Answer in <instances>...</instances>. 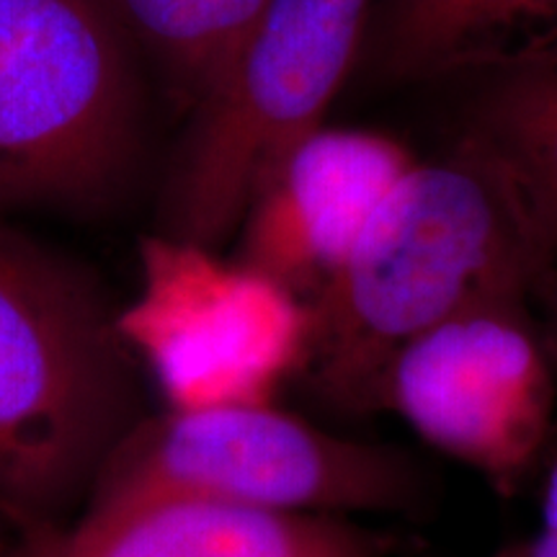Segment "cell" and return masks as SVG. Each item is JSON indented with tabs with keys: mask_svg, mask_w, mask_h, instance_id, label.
I'll use <instances>...</instances> for the list:
<instances>
[{
	"mask_svg": "<svg viewBox=\"0 0 557 557\" xmlns=\"http://www.w3.org/2000/svg\"><path fill=\"white\" fill-rule=\"evenodd\" d=\"M491 557H557V532L542 529V532L534 534V537L504 545Z\"/></svg>",
	"mask_w": 557,
	"mask_h": 557,
	"instance_id": "obj_14",
	"label": "cell"
},
{
	"mask_svg": "<svg viewBox=\"0 0 557 557\" xmlns=\"http://www.w3.org/2000/svg\"><path fill=\"white\" fill-rule=\"evenodd\" d=\"M534 297L540 299L542 315H545V331H542V336H545L549 354H553V361L557 364V256L542 271L537 284H534Z\"/></svg>",
	"mask_w": 557,
	"mask_h": 557,
	"instance_id": "obj_13",
	"label": "cell"
},
{
	"mask_svg": "<svg viewBox=\"0 0 557 557\" xmlns=\"http://www.w3.org/2000/svg\"><path fill=\"white\" fill-rule=\"evenodd\" d=\"M139 58L109 0H0V218L122 205L143 156Z\"/></svg>",
	"mask_w": 557,
	"mask_h": 557,
	"instance_id": "obj_3",
	"label": "cell"
},
{
	"mask_svg": "<svg viewBox=\"0 0 557 557\" xmlns=\"http://www.w3.org/2000/svg\"><path fill=\"white\" fill-rule=\"evenodd\" d=\"M111 9L189 111L218 81L269 0H109Z\"/></svg>",
	"mask_w": 557,
	"mask_h": 557,
	"instance_id": "obj_12",
	"label": "cell"
},
{
	"mask_svg": "<svg viewBox=\"0 0 557 557\" xmlns=\"http://www.w3.org/2000/svg\"><path fill=\"white\" fill-rule=\"evenodd\" d=\"M406 165L385 139L318 129L250 201L235 259L310 302Z\"/></svg>",
	"mask_w": 557,
	"mask_h": 557,
	"instance_id": "obj_9",
	"label": "cell"
},
{
	"mask_svg": "<svg viewBox=\"0 0 557 557\" xmlns=\"http://www.w3.org/2000/svg\"><path fill=\"white\" fill-rule=\"evenodd\" d=\"M555 361L527 308L496 305L444 320L389 361L380 413L513 496L545 449Z\"/></svg>",
	"mask_w": 557,
	"mask_h": 557,
	"instance_id": "obj_7",
	"label": "cell"
},
{
	"mask_svg": "<svg viewBox=\"0 0 557 557\" xmlns=\"http://www.w3.org/2000/svg\"><path fill=\"white\" fill-rule=\"evenodd\" d=\"M545 263L508 181L468 145L408 163L310 299L299 382L341 418L380 413L389 361L468 310L527 308Z\"/></svg>",
	"mask_w": 557,
	"mask_h": 557,
	"instance_id": "obj_1",
	"label": "cell"
},
{
	"mask_svg": "<svg viewBox=\"0 0 557 557\" xmlns=\"http://www.w3.org/2000/svg\"><path fill=\"white\" fill-rule=\"evenodd\" d=\"M310 305L222 250L156 233L139 243L137 292L116 331L163 408L276 403L310 351Z\"/></svg>",
	"mask_w": 557,
	"mask_h": 557,
	"instance_id": "obj_6",
	"label": "cell"
},
{
	"mask_svg": "<svg viewBox=\"0 0 557 557\" xmlns=\"http://www.w3.org/2000/svg\"><path fill=\"white\" fill-rule=\"evenodd\" d=\"M13 547H16V527L0 511V557H13Z\"/></svg>",
	"mask_w": 557,
	"mask_h": 557,
	"instance_id": "obj_16",
	"label": "cell"
},
{
	"mask_svg": "<svg viewBox=\"0 0 557 557\" xmlns=\"http://www.w3.org/2000/svg\"><path fill=\"white\" fill-rule=\"evenodd\" d=\"M557 29V0H372L351 81L367 90L444 83Z\"/></svg>",
	"mask_w": 557,
	"mask_h": 557,
	"instance_id": "obj_11",
	"label": "cell"
},
{
	"mask_svg": "<svg viewBox=\"0 0 557 557\" xmlns=\"http://www.w3.org/2000/svg\"><path fill=\"white\" fill-rule=\"evenodd\" d=\"M184 496L284 513H413L434 480L408 449L338 436L276 403L145 413L116 444L86 508Z\"/></svg>",
	"mask_w": 557,
	"mask_h": 557,
	"instance_id": "obj_5",
	"label": "cell"
},
{
	"mask_svg": "<svg viewBox=\"0 0 557 557\" xmlns=\"http://www.w3.org/2000/svg\"><path fill=\"white\" fill-rule=\"evenodd\" d=\"M393 549L389 534L346 517L156 496L16 532L13 557H389Z\"/></svg>",
	"mask_w": 557,
	"mask_h": 557,
	"instance_id": "obj_8",
	"label": "cell"
},
{
	"mask_svg": "<svg viewBox=\"0 0 557 557\" xmlns=\"http://www.w3.org/2000/svg\"><path fill=\"white\" fill-rule=\"evenodd\" d=\"M372 0H269L189 109L156 233L222 250L351 83Z\"/></svg>",
	"mask_w": 557,
	"mask_h": 557,
	"instance_id": "obj_4",
	"label": "cell"
},
{
	"mask_svg": "<svg viewBox=\"0 0 557 557\" xmlns=\"http://www.w3.org/2000/svg\"><path fill=\"white\" fill-rule=\"evenodd\" d=\"M447 83L459 86L455 143L508 181L547 269L557 256V29Z\"/></svg>",
	"mask_w": 557,
	"mask_h": 557,
	"instance_id": "obj_10",
	"label": "cell"
},
{
	"mask_svg": "<svg viewBox=\"0 0 557 557\" xmlns=\"http://www.w3.org/2000/svg\"><path fill=\"white\" fill-rule=\"evenodd\" d=\"M542 529L557 532V459L547 472L545 491H542Z\"/></svg>",
	"mask_w": 557,
	"mask_h": 557,
	"instance_id": "obj_15",
	"label": "cell"
},
{
	"mask_svg": "<svg viewBox=\"0 0 557 557\" xmlns=\"http://www.w3.org/2000/svg\"><path fill=\"white\" fill-rule=\"evenodd\" d=\"M116 310L86 267L0 218V511L16 532L78 517L148 413Z\"/></svg>",
	"mask_w": 557,
	"mask_h": 557,
	"instance_id": "obj_2",
	"label": "cell"
}]
</instances>
